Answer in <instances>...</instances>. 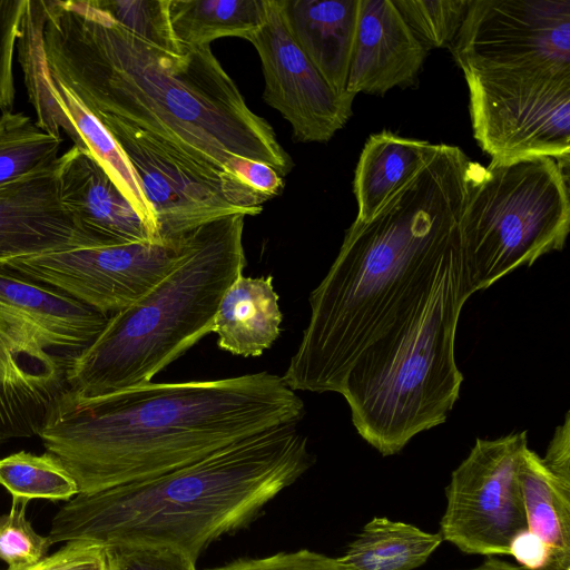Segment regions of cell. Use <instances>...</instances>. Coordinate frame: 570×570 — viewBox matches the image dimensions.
<instances>
[{
    "mask_svg": "<svg viewBox=\"0 0 570 570\" xmlns=\"http://www.w3.org/2000/svg\"><path fill=\"white\" fill-rule=\"evenodd\" d=\"M476 166L459 147L435 145L370 220L346 229L282 375L292 390L340 393L361 354L465 262L461 218Z\"/></svg>",
    "mask_w": 570,
    "mask_h": 570,
    "instance_id": "1",
    "label": "cell"
},
{
    "mask_svg": "<svg viewBox=\"0 0 570 570\" xmlns=\"http://www.w3.org/2000/svg\"><path fill=\"white\" fill-rule=\"evenodd\" d=\"M42 1L48 70L90 112L121 119L224 170L235 155L288 174L292 159L273 127L247 107L210 46L168 52L92 0Z\"/></svg>",
    "mask_w": 570,
    "mask_h": 570,
    "instance_id": "2",
    "label": "cell"
},
{
    "mask_svg": "<svg viewBox=\"0 0 570 570\" xmlns=\"http://www.w3.org/2000/svg\"><path fill=\"white\" fill-rule=\"evenodd\" d=\"M303 400L277 374L148 382L96 397L66 389L38 435L75 478L79 493L148 480L219 449L298 424Z\"/></svg>",
    "mask_w": 570,
    "mask_h": 570,
    "instance_id": "3",
    "label": "cell"
},
{
    "mask_svg": "<svg viewBox=\"0 0 570 570\" xmlns=\"http://www.w3.org/2000/svg\"><path fill=\"white\" fill-rule=\"evenodd\" d=\"M313 463L298 424H282L161 475L78 493L55 514L48 538L51 544L169 548L196 562L212 542L250 523Z\"/></svg>",
    "mask_w": 570,
    "mask_h": 570,
    "instance_id": "4",
    "label": "cell"
},
{
    "mask_svg": "<svg viewBox=\"0 0 570 570\" xmlns=\"http://www.w3.org/2000/svg\"><path fill=\"white\" fill-rule=\"evenodd\" d=\"M244 215L187 235L173 269L131 306L109 315L96 338L68 364V389L96 397L151 379L212 333L220 299L246 265Z\"/></svg>",
    "mask_w": 570,
    "mask_h": 570,
    "instance_id": "5",
    "label": "cell"
},
{
    "mask_svg": "<svg viewBox=\"0 0 570 570\" xmlns=\"http://www.w3.org/2000/svg\"><path fill=\"white\" fill-rule=\"evenodd\" d=\"M475 293L466 264L443 276L402 322L371 344L343 383L357 433L394 455L419 433L445 422L463 375L454 356L461 309Z\"/></svg>",
    "mask_w": 570,
    "mask_h": 570,
    "instance_id": "6",
    "label": "cell"
},
{
    "mask_svg": "<svg viewBox=\"0 0 570 570\" xmlns=\"http://www.w3.org/2000/svg\"><path fill=\"white\" fill-rule=\"evenodd\" d=\"M108 317L0 265V442L38 435L69 362Z\"/></svg>",
    "mask_w": 570,
    "mask_h": 570,
    "instance_id": "7",
    "label": "cell"
},
{
    "mask_svg": "<svg viewBox=\"0 0 570 570\" xmlns=\"http://www.w3.org/2000/svg\"><path fill=\"white\" fill-rule=\"evenodd\" d=\"M568 169L549 156L478 164L461 218L474 292L562 250L570 228Z\"/></svg>",
    "mask_w": 570,
    "mask_h": 570,
    "instance_id": "8",
    "label": "cell"
},
{
    "mask_svg": "<svg viewBox=\"0 0 570 570\" xmlns=\"http://www.w3.org/2000/svg\"><path fill=\"white\" fill-rule=\"evenodd\" d=\"M92 115L131 164L156 213L163 240L178 238L226 216H255L268 200L236 176L159 136L110 115Z\"/></svg>",
    "mask_w": 570,
    "mask_h": 570,
    "instance_id": "9",
    "label": "cell"
},
{
    "mask_svg": "<svg viewBox=\"0 0 570 570\" xmlns=\"http://www.w3.org/2000/svg\"><path fill=\"white\" fill-rule=\"evenodd\" d=\"M463 73L474 138L492 160L549 156L569 167L570 73Z\"/></svg>",
    "mask_w": 570,
    "mask_h": 570,
    "instance_id": "10",
    "label": "cell"
},
{
    "mask_svg": "<svg viewBox=\"0 0 570 570\" xmlns=\"http://www.w3.org/2000/svg\"><path fill=\"white\" fill-rule=\"evenodd\" d=\"M452 45L463 72L570 73V0H470Z\"/></svg>",
    "mask_w": 570,
    "mask_h": 570,
    "instance_id": "11",
    "label": "cell"
},
{
    "mask_svg": "<svg viewBox=\"0 0 570 570\" xmlns=\"http://www.w3.org/2000/svg\"><path fill=\"white\" fill-rule=\"evenodd\" d=\"M527 446V431L476 439L446 488L443 540L469 554H509L513 538L528 529L519 481Z\"/></svg>",
    "mask_w": 570,
    "mask_h": 570,
    "instance_id": "12",
    "label": "cell"
},
{
    "mask_svg": "<svg viewBox=\"0 0 570 570\" xmlns=\"http://www.w3.org/2000/svg\"><path fill=\"white\" fill-rule=\"evenodd\" d=\"M187 235L164 243L75 247L3 266L109 316L135 304L173 269Z\"/></svg>",
    "mask_w": 570,
    "mask_h": 570,
    "instance_id": "13",
    "label": "cell"
},
{
    "mask_svg": "<svg viewBox=\"0 0 570 570\" xmlns=\"http://www.w3.org/2000/svg\"><path fill=\"white\" fill-rule=\"evenodd\" d=\"M263 23L248 40L261 59L263 98L289 122L299 142H326L352 116L355 95L335 92L294 40L281 0H265Z\"/></svg>",
    "mask_w": 570,
    "mask_h": 570,
    "instance_id": "14",
    "label": "cell"
},
{
    "mask_svg": "<svg viewBox=\"0 0 570 570\" xmlns=\"http://www.w3.org/2000/svg\"><path fill=\"white\" fill-rule=\"evenodd\" d=\"M60 156L48 168L0 186V265L90 247L59 195Z\"/></svg>",
    "mask_w": 570,
    "mask_h": 570,
    "instance_id": "15",
    "label": "cell"
},
{
    "mask_svg": "<svg viewBox=\"0 0 570 570\" xmlns=\"http://www.w3.org/2000/svg\"><path fill=\"white\" fill-rule=\"evenodd\" d=\"M59 195L90 246L156 243L139 215L89 151L60 156Z\"/></svg>",
    "mask_w": 570,
    "mask_h": 570,
    "instance_id": "16",
    "label": "cell"
},
{
    "mask_svg": "<svg viewBox=\"0 0 570 570\" xmlns=\"http://www.w3.org/2000/svg\"><path fill=\"white\" fill-rule=\"evenodd\" d=\"M426 55L391 0H360L346 91L384 95L409 86Z\"/></svg>",
    "mask_w": 570,
    "mask_h": 570,
    "instance_id": "17",
    "label": "cell"
},
{
    "mask_svg": "<svg viewBox=\"0 0 570 570\" xmlns=\"http://www.w3.org/2000/svg\"><path fill=\"white\" fill-rule=\"evenodd\" d=\"M286 24L326 83L345 94L360 0H281Z\"/></svg>",
    "mask_w": 570,
    "mask_h": 570,
    "instance_id": "18",
    "label": "cell"
},
{
    "mask_svg": "<svg viewBox=\"0 0 570 570\" xmlns=\"http://www.w3.org/2000/svg\"><path fill=\"white\" fill-rule=\"evenodd\" d=\"M283 314L272 276L239 275L224 293L212 333L219 348L240 356H259L281 335Z\"/></svg>",
    "mask_w": 570,
    "mask_h": 570,
    "instance_id": "19",
    "label": "cell"
},
{
    "mask_svg": "<svg viewBox=\"0 0 570 570\" xmlns=\"http://www.w3.org/2000/svg\"><path fill=\"white\" fill-rule=\"evenodd\" d=\"M435 145L401 137L391 131L373 134L366 140L354 173L357 203L354 222L370 220L402 189L431 157Z\"/></svg>",
    "mask_w": 570,
    "mask_h": 570,
    "instance_id": "20",
    "label": "cell"
},
{
    "mask_svg": "<svg viewBox=\"0 0 570 570\" xmlns=\"http://www.w3.org/2000/svg\"><path fill=\"white\" fill-rule=\"evenodd\" d=\"M519 481L528 530L549 550L546 570H570V483L552 474L529 446L520 458Z\"/></svg>",
    "mask_w": 570,
    "mask_h": 570,
    "instance_id": "21",
    "label": "cell"
},
{
    "mask_svg": "<svg viewBox=\"0 0 570 570\" xmlns=\"http://www.w3.org/2000/svg\"><path fill=\"white\" fill-rule=\"evenodd\" d=\"M49 85L55 100L77 132L78 147L89 151L102 167L147 226L154 240L166 242L160 238L156 213L146 198L138 177L121 147L102 124L50 72Z\"/></svg>",
    "mask_w": 570,
    "mask_h": 570,
    "instance_id": "22",
    "label": "cell"
},
{
    "mask_svg": "<svg viewBox=\"0 0 570 570\" xmlns=\"http://www.w3.org/2000/svg\"><path fill=\"white\" fill-rule=\"evenodd\" d=\"M443 541L440 532H425L404 522L376 517L367 522L337 558L345 570H413Z\"/></svg>",
    "mask_w": 570,
    "mask_h": 570,
    "instance_id": "23",
    "label": "cell"
},
{
    "mask_svg": "<svg viewBox=\"0 0 570 570\" xmlns=\"http://www.w3.org/2000/svg\"><path fill=\"white\" fill-rule=\"evenodd\" d=\"M265 0H169L168 14L181 50L215 39H247L263 23Z\"/></svg>",
    "mask_w": 570,
    "mask_h": 570,
    "instance_id": "24",
    "label": "cell"
},
{
    "mask_svg": "<svg viewBox=\"0 0 570 570\" xmlns=\"http://www.w3.org/2000/svg\"><path fill=\"white\" fill-rule=\"evenodd\" d=\"M43 21V1L29 0L17 42L29 101L36 110V124L40 129L56 138H61L62 129L77 146V132L50 91L49 70L42 47Z\"/></svg>",
    "mask_w": 570,
    "mask_h": 570,
    "instance_id": "25",
    "label": "cell"
},
{
    "mask_svg": "<svg viewBox=\"0 0 570 570\" xmlns=\"http://www.w3.org/2000/svg\"><path fill=\"white\" fill-rule=\"evenodd\" d=\"M0 485L12 501H69L79 493L77 482L63 463L46 451H19L0 459Z\"/></svg>",
    "mask_w": 570,
    "mask_h": 570,
    "instance_id": "26",
    "label": "cell"
},
{
    "mask_svg": "<svg viewBox=\"0 0 570 570\" xmlns=\"http://www.w3.org/2000/svg\"><path fill=\"white\" fill-rule=\"evenodd\" d=\"M62 142L23 112L0 117V186L53 165Z\"/></svg>",
    "mask_w": 570,
    "mask_h": 570,
    "instance_id": "27",
    "label": "cell"
},
{
    "mask_svg": "<svg viewBox=\"0 0 570 570\" xmlns=\"http://www.w3.org/2000/svg\"><path fill=\"white\" fill-rule=\"evenodd\" d=\"M426 50L453 43L470 0H392Z\"/></svg>",
    "mask_w": 570,
    "mask_h": 570,
    "instance_id": "28",
    "label": "cell"
},
{
    "mask_svg": "<svg viewBox=\"0 0 570 570\" xmlns=\"http://www.w3.org/2000/svg\"><path fill=\"white\" fill-rule=\"evenodd\" d=\"M114 21L141 40L180 53L168 14L169 0H92Z\"/></svg>",
    "mask_w": 570,
    "mask_h": 570,
    "instance_id": "29",
    "label": "cell"
},
{
    "mask_svg": "<svg viewBox=\"0 0 570 570\" xmlns=\"http://www.w3.org/2000/svg\"><path fill=\"white\" fill-rule=\"evenodd\" d=\"M26 501H12L10 511L0 515V559L9 568L30 566L47 556L48 535L38 533L27 519Z\"/></svg>",
    "mask_w": 570,
    "mask_h": 570,
    "instance_id": "30",
    "label": "cell"
},
{
    "mask_svg": "<svg viewBox=\"0 0 570 570\" xmlns=\"http://www.w3.org/2000/svg\"><path fill=\"white\" fill-rule=\"evenodd\" d=\"M29 0H0V110L12 112L14 82L13 53L21 35L22 18Z\"/></svg>",
    "mask_w": 570,
    "mask_h": 570,
    "instance_id": "31",
    "label": "cell"
},
{
    "mask_svg": "<svg viewBox=\"0 0 570 570\" xmlns=\"http://www.w3.org/2000/svg\"><path fill=\"white\" fill-rule=\"evenodd\" d=\"M106 550L110 570H197L194 560L169 548L125 547Z\"/></svg>",
    "mask_w": 570,
    "mask_h": 570,
    "instance_id": "32",
    "label": "cell"
},
{
    "mask_svg": "<svg viewBox=\"0 0 570 570\" xmlns=\"http://www.w3.org/2000/svg\"><path fill=\"white\" fill-rule=\"evenodd\" d=\"M4 570H110L105 547L85 540H72L50 556L30 566Z\"/></svg>",
    "mask_w": 570,
    "mask_h": 570,
    "instance_id": "33",
    "label": "cell"
},
{
    "mask_svg": "<svg viewBox=\"0 0 570 570\" xmlns=\"http://www.w3.org/2000/svg\"><path fill=\"white\" fill-rule=\"evenodd\" d=\"M206 570H345L337 558L302 549L263 558L239 559Z\"/></svg>",
    "mask_w": 570,
    "mask_h": 570,
    "instance_id": "34",
    "label": "cell"
},
{
    "mask_svg": "<svg viewBox=\"0 0 570 570\" xmlns=\"http://www.w3.org/2000/svg\"><path fill=\"white\" fill-rule=\"evenodd\" d=\"M226 170L268 199L283 188V177L274 168L261 161L233 155L226 165Z\"/></svg>",
    "mask_w": 570,
    "mask_h": 570,
    "instance_id": "35",
    "label": "cell"
},
{
    "mask_svg": "<svg viewBox=\"0 0 570 570\" xmlns=\"http://www.w3.org/2000/svg\"><path fill=\"white\" fill-rule=\"evenodd\" d=\"M542 458V456H541ZM547 469L560 480L570 483V412L564 414L542 458Z\"/></svg>",
    "mask_w": 570,
    "mask_h": 570,
    "instance_id": "36",
    "label": "cell"
},
{
    "mask_svg": "<svg viewBox=\"0 0 570 570\" xmlns=\"http://www.w3.org/2000/svg\"><path fill=\"white\" fill-rule=\"evenodd\" d=\"M509 554L519 566L531 570L546 569L549 562L548 547L539 535L528 529L513 538Z\"/></svg>",
    "mask_w": 570,
    "mask_h": 570,
    "instance_id": "37",
    "label": "cell"
},
{
    "mask_svg": "<svg viewBox=\"0 0 570 570\" xmlns=\"http://www.w3.org/2000/svg\"><path fill=\"white\" fill-rule=\"evenodd\" d=\"M464 570H531L519 564H512L497 558H488L484 562L478 567L464 569ZM546 570V569H540Z\"/></svg>",
    "mask_w": 570,
    "mask_h": 570,
    "instance_id": "38",
    "label": "cell"
},
{
    "mask_svg": "<svg viewBox=\"0 0 570 570\" xmlns=\"http://www.w3.org/2000/svg\"><path fill=\"white\" fill-rule=\"evenodd\" d=\"M110 569V568H109Z\"/></svg>",
    "mask_w": 570,
    "mask_h": 570,
    "instance_id": "39",
    "label": "cell"
}]
</instances>
